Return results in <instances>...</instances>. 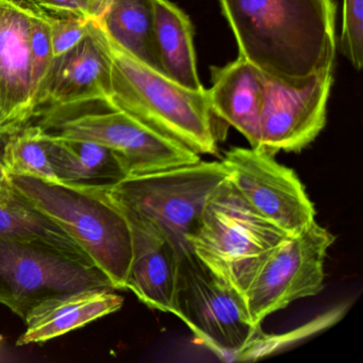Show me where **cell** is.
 I'll list each match as a JSON object with an SVG mask.
<instances>
[{"instance_id":"6da1fadb","label":"cell","mask_w":363,"mask_h":363,"mask_svg":"<svg viewBox=\"0 0 363 363\" xmlns=\"http://www.w3.org/2000/svg\"><path fill=\"white\" fill-rule=\"evenodd\" d=\"M239 56L291 86L333 69L335 0H218Z\"/></svg>"},{"instance_id":"7a4b0ae2","label":"cell","mask_w":363,"mask_h":363,"mask_svg":"<svg viewBox=\"0 0 363 363\" xmlns=\"http://www.w3.org/2000/svg\"><path fill=\"white\" fill-rule=\"evenodd\" d=\"M91 29L111 65V92L106 108L125 112L199 156L218 154L207 90L184 88L138 60L116 43L99 22H91Z\"/></svg>"},{"instance_id":"3957f363","label":"cell","mask_w":363,"mask_h":363,"mask_svg":"<svg viewBox=\"0 0 363 363\" xmlns=\"http://www.w3.org/2000/svg\"><path fill=\"white\" fill-rule=\"evenodd\" d=\"M8 178L82 248L116 290H127L133 257L130 227L103 189L76 188L26 176Z\"/></svg>"},{"instance_id":"277c9868","label":"cell","mask_w":363,"mask_h":363,"mask_svg":"<svg viewBox=\"0 0 363 363\" xmlns=\"http://www.w3.org/2000/svg\"><path fill=\"white\" fill-rule=\"evenodd\" d=\"M286 235L250 207L227 178L188 242L214 275L244 296L261 263Z\"/></svg>"},{"instance_id":"5b68a950","label":"cell","mask_w":363,"mask_h":363,"mask_svg":"<svg viewBox=\"0 0 363 363\" xmlns=\"http://www.w3.org/2000/svg\"><path fill=\"white\" fill-rule=\"evenodd\" d=\"M223 161H201L152 173L128 176L103 189L114 203L152 220L182 250L216 189L228 178Z\"/></svg>"},{"instance_id":"8992f818","label":"cell","mask_w":363,"mask_h":363,"mask_svg":"<svg viewBox=\"0 0 363 363\" xmlns=\"http://www.w3.org/2000/svg\"><path fill=\"white\" fill-rule=\"evenodd\" d=\"M90 289L116 290L90 259L42 240L0 238V303L22 320L48 299Z\"/></svg>"},{"instance_id":"52a82bcc","label":"cell","mask_w":363,"mask_h":363,"mask_svg":"<svg viewBox=\"0 0 363 363\" xmlns=\"http://www.w3.org/2000/svg\"><path fill=\"white\" fill-rule=\"evenodd\" d=\"M38 123L46 133L109 148L129 176L199 162L201 156L120 110L90 107L50 112Z\"/></svg>"},{"instance_id":"ba28073f","label":"cell","mask_w":363,"mask_h":363,"mask_svg":"<svg viewBox=\"0 0 363 363\" xmlns=\"http://www.w3.org/2000/svg\"><path fill=\"white\" fill-rule=\"evenodd\" d=\"M175 315L225 360H233L261 333L245 297L214 275L192 250L180 255Z\"/></svg>"},{"instance_id":"9c48e42d","label":"cell","mask_w":363,"mask_h":363,"mask_svg":"<svg viewBox=\"0 0 363 363\" xmlns=\"http://www.w3.org/2000/svg\"><path fill=\"white\" fill-rule=\"evenodd\" d=\"M335 241L330 231L314 222L297 235H286L271 250L244 295L255 324L261 326L274 312L323 290L325 259Z\"/></svg>"},{"instance_id":"30bf717a","label":"cell","mask_w":363,"mask_h":363,"mask_svg":"<svg viewBox=\"0 0 363 363\" xmlns=\"http://www.w3.org/2000/svg\"><path fill=\"white\" fill-rule=\"evenodd\" d=\"M223 163L228 179L261 216L288 235L315 222V209L293 169L260 148L233 147Z\"/></svg>"},{"instance_id":"8fae6325","label":"cell","mask_w":363,"mask_h":363,"mask_svg":"<svg viewBox=\"0 0 363 363\" xmlns=\"http://www.w3.org/2000/svg\"><path fill=\"white\" fill-rule=\"evenodd\" d=\"M264 96L260 118V150L298 152L326 124L333 69L318 72L307 82L291 86L263 74Z\"/></svg>"},{"instance_id":"7c38bea8","label":"cell","mask_w":363,"mask_h":363,"mask_svg":"<svg viewBox=\"0 0 363 363\" xmlns=\"http://www.w3.org/2000/svg\"><path fill=\"white\" fill-rule=\"evenodd\" d=\"M30 0H0V113L8 138L35 118L31 95Z\"/></svg>"},{"instance_id":"4fadbf2b","label":"cell","mask_w":363,"mask_h":363,"mask_svg":"<svg viewBox=\"0 0 363 363\" xmlns=\"http://www.w3.org/2000/svg\"><path fill=\"white\" fill-rule=\"evenodd\" d=\"M116 205L127 218L133 239L127 290L147 307L175 314L178 269L184 250L152 220Z\"/></svg>"},{"instance_id":"5bb4252c","label":"cell","mask_w":363,"mask_h":363,"mask_svg":"<svg viewBox=\"0 0 363 363\" xmlns=\"http://www.w3.org/2000/svg\"><path fill=\"white\" fill-rule=\"evenodd\" d=\"M110 92V59L90 24V33L77 46L55 59L38 118L94 105L105 107Z\"/></svg>"},{"instance_id":"9a60e30c","label":"cell","mask_w":363,"mask_h":363,"mask_svg":"<svg viewBox=\"0 0 363 363\" xmlns=\"http://www.w3.org/2000/svg\"><path fill=\"white\" fill-rule=\"evenodd\" d=\"M212 86L207 90L216 118L235 127L260 148V118L264 96L263 73L242 57L225 67H211Z\"/></svg>"},{"instance_id":"2e32d148","label":"cell","mask_w":363,"mask_h":363,"mask_svg":"<svg viewBox=\"0 0 363 363\" xmlns=\"http://www.w3.org/2000/svg\"><path fill=\"white\" fill-rule=\"evenodd\" d=\"M109 289H90L44 301L28 314L20 346L43 343L94 322L122 308L124 298Z\"/></svg>"},{"instance_id":"e0dca14e","label":"cell","mask_w":363,"mask_h":363,"mask_svg":"<svg viewBox=\"0 0 363 363\" xmlns=\"http://www.w3.org/2000/svg\"><path fill=\"white\" fill-rule=\"evenodd\" d=\"M44 143L59 182L84 189H108L128 177L112 150L86 140L43 133Z\"/></svg>"},{"instance_id":"ac0fdd59","label":"cell","mask_w":363,"mask_h":363,"mask_svg":"<svg viewBox=\"0 0 363 363\" xmlns=\"http://www.w3.org/2000/svg\"><path fill=\"white\" fill-rule=\"evenodd\" d=\"M155 41L161 72L190 90H203L196 67L193 27L189 16L169 0H152Z\"/></svg>"},{"instance_id":"d6986e66","label":"cell","mask_w":363,"mask_h":363,"mask_svg":"<svg viewBox=\"0 0 363 363\" xmlns=\"http://www.w3.org/2000/svg\"><path fill=\"white\" fill-rule=\"evenodd\" d=\"M99 23L121 48L162 73L155 41L152 0H111Z\"/></svg>"},{"instance_id":"ffe728a7","label":"cell","mask_w":363,"mask_h":363,"mask_svg":"<svg viewBox=\"0 0 363 363\" xmlns=\"http://www.w3.org/2000/svg\"><path fill=\"white\" fill-rule=\"evenodd\" d=\"M0 238L42 240L65 252L90 259L65 231L24 196L9 178L0 182Z\"/></svg>"},{"instance_id":"44dd1931","label":"cell","mask_w":363,"mask_h":363,"mask_svg":"<svg viewBox=\"0 0 363 363\" xmlns=\"http://www.w3.org/2000/svg\"><path fill=\"white\" fill-rule=\"evenodd\" d=\"M39 125H27L6 140L3 162L8 175L26 176L48 182H59Z\"/></svg>"},{"instance_id":"7402d4cb","label":"cell","mask_w":363,"mask_h":363,"mask_svg":"<svg viewBox=\"0 0 363 363\" xmlns=\"http://www.w3.org/2000/svg\"><path fill=\"white\" fill-rule=\"evenodd\" d=\"M31 4V95L37 118L43 106L46 86L54 65L55 57L50 35V14L38 8L33 1Z\"/></svg>"},{"instance_id":"603a6c76","label":"cell","mask_w":363,"mask_h":363,"mask_svg":"<svg viewBox=\"0 0 363 363\" xmlns=\"http://www.w3.org/2000/svg\"><path fill=\"white\" fill-rule=\"evenodd\" d=\"M341 50L356 71L363 65V0H343Z\"/></svg>"},{"instance_id":"cb8c5ba5","label":"cell","mask_w":363,"mask_h":363,"mask_svg":"<svg viewBox=\"0 0 363 363\" xmlns=\"http://www.w3.org/2000/svg\"><path fill=\"white\" fill-rule=\"evenodd\" d=\"M50 23L55 59L73 50L90 33L91 21L84 18L50 14Z\"/></svg>"},{"instance_id":"d4e9b609","label":"cell","mask_w":363,"mask_h":363,"mask_svg":"<svg viewBox=\"0 0 363 363\" xmlns=\"http://www.w3.org/2000/svg\"><path fill=\"white\" fill-rule=\"evenodd\" d=\"M38 8L55 16H75L99 22L111 0H31Z\"/></svg>"},{"instance_id":"484cf974","label":"cell","mask_w":363,"mask_h":363,"mask_svg":"<svg viewBox=\"0 0 363 363\" xmlns=\"http://www.w3.org/2000/svg\"><path fill=\"white\" fill-rule=\"evenodd\" d=\"M8 135L6 133L5 125H4L3 116L0 113V142L7 140Z\"/></svg>"},{"instance_id":"4316f807","label":"cell","mask_w":363,"mask_h":363,"mask_svg":"<svg viewBox=\"0 0 363 363\" xmlns=\"http://www.w3.org/2000/svg\"><path fill=\"white\" fill-rule=\"evenodd\" d=\"M8 173L6 171L5 167H4L3 162L0 161V182H3L4 180L7 179Z\"/></svg>"}]
</instances>
